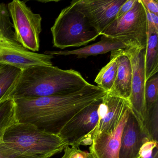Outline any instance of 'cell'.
<instances>
[{
	"mask_svg": "<svg viewBox=\"0 0 158 158\" xmlns=\"http://www.w3.org/2000/svg\"><path fill=\"white\" fill-rule=\"evenodd\" d=\"M107 93L89 84L71 94L16 99L14 100L16 122L32 124L41 130L59 135L76 114Z\"/></svg>",
	"mask_w": 158,
	"mask_h": 158,
	"instance_id": "obj_1",
	"label": "cell"
},
{
	"mask_svg": "<svg viewBox=\"0 0 158 158\" xmlns=\"http://www.w3.org/2000/svg\"><path fill=\"white\" fill-rule=\"evenodd\" d=\"M89 83L78 71L53 65H35L21 71L5 95V99L66 95Z\"/></svg>",
	"mask_w": 158,
	"mask_h": 158,
	"instance_id": "obj_2",
	"label": "cell"
},
{
	"mask_svg": "<svg viewBox=\"0 0 158 158\" xmlns=\"http://www.w3.org/2000/svg\"><path fill=\"white\" fill-rule=\"evenodd\" d=\"M3 139L16 151L44 158H50L69 146L59 135L41 130L32 124L17 122L7 128Z\"/></svg>",
	"mask_w": 158,
	"mask_h": 158,
	"instance_id": "obj_3",
	"label": "cell"
},
{
	"mask_svg": "<svg viewBox=\"0 0 158 158\" xmlns=\"http://www.w3.org/2000/svg\"><path fill=\"white\" fill-rule=\"evenodd\" d=\"M8 6L0 3V65L14 66L21 71L35 65H52L53 55L32 52L17 42Z\"/></svg>",
	"mask_w": 158,
	"mask_h": 158,
	"instance_id": "obj_4",
	"label": "cell"
},
{
	"mask_svg": "<svg viewBox=\"0 0 158 158\" xmlns=\"http://www.w3.org/2000/svg\"><path fill=\"white\" fill-rule=\"evenodd\" d=\"M51 31L53 47L61 49L85 46L100 36L72 3L62 10Z\"/></svg>",
	"mask_w": 158,
	"mask_h": 158,
	"instance_id": "obj_5",
	"label": "cell"
},
{
	"mask_svg": "<svg viewBox=\"0 0 158 158\" xmlns=\"http://www.w3.org/2000/svg\"><path fill=\"white\" fill-rule=\"evenodd\" d=\"M101 35L117 40L127 48L146 49L148 22L141 0H136L132 9L123 17L115 19Z\"/></svg>",
	"mask_w": 158,
	"mask_h": 158,
	"instance_id": "obj_6",
	"label": "cell"
},
{
	"mask_svg": "<svg viewBox=\"0 0 158 158\" xmlns=\"http://www.w3.org/2000/svg\"><path fill=\"white\" fill-rule=\"evenodd\" d=\"M7 6L17 42L30 51L38 52L42 31L41 15L34 13L25 1L14 0Z\"/></svg>",
	"mask_w": 158,
	"mask_h": 158,
	"instance_id": "obj_7",
	"label": "cell"
},
{
	"mask_svg": "<svg viewBox=\"0 0 158 158\" xmlns=\"http://www.w3.org/2000/svg\"><path fill=\"white\" fill-rule=\"evenodd\" d=\"M124 52L129 58L132 68L131 95L128 102L141 131L148 137L152 138L148 130L149 118L145 103L146 49L126 48Z\"/></svg>",
	"mask_w": 158,
	"mask_h": 158,
	"instance_id": "obj_8",
	"label": "cell"
},
{
	"mask_svg": "<svg viewBox=\"0 0 158 158\" xmlns=\"http://www.w3.org/2000/svg\"><path fill=\"white\" fill-rule=\"evenodd\" d=\"M130 107L127 101L107 93L102 98L99 119L97 125L82 139L79 146L90 145L97 136L102 134H109L115 130Z\"/></svg>",
	"mask_w": 158,
	"mask_h": 158,
	"instance_id": "obj_9",
	"label": "cell"
},
{
	"mask_svg": "<svg viewBox=\"0 0 158 158\" xmlns=\"http://www.w3.org/2000/svg\"><path fill=\"white\" fill-rule=\"evenodd\" d=\"M126 0H79L71 3L85 16L101 35L115 20L119 9Z\"/></svg>",
	"mask_w": 158,
	"mask_h": 158,
	"instance_id": "obj_10",
	"label": "cell"
},
{
	"mask_svg": "<svg viewBox=\"0 0 158 158\" xmlns=\"http://www.w3.org/2000/svg\"><path fill=\"white\" fill-rule=\"evenodd\" d=\"M102 98L78 112L60 131L59 135L66 139L69 146L79 147L82 139L95 128L99 119Z\"/></svg>",
	"mask_w": 158,
	"mask_h": 158,
	"instance_id": "obj_11",
	"label": "cell"
},
{
	"mask_svg": "<svg viewBox=\"0 0 158 158\" xmlns=\"http://www.w3.org/2000/svg\"><path fill=\"white\" fill-rule=\"evenodd\" d=\"M131 110L130 107L115 130L109 134H101L93 139L89 152L93 158H119L121 137Z\"/></svg>",
	"mask_w": 158,
	"mask_h": 158,
	"instance_id": "obj_12",
	"label": "cell"
},
{
	"mask_svg": "<svg viewBox=\"0 0 158 158\" xmlns=\"http://www.w3.org/2000/svg\"><path fill=\"white\" fill-rule=\"evenodd\" d=\"M148 138H150L142 132L131 110L121 137L119 158H137Z\"/></svg>",
	"mask_w": 158,
	"mask_h": 158,
	"instance_id": "obj_13",
	"label": "cell"
},
{
	"mask_svg": "<svg viewBox=\"0 0 158 158\" xmlns=\"http://www.w3.org/2000/svg\"><path fill=\"white\" fill-rule=\"evenodd\" d=\"M110 55L115 58L117 71L113 86L108 93L128 102L131 95L132 81L131 61L124 52V49L111 52Z\"/></svg>",
	"mask_w": 158,
	"mask_h": 158,
	"instance_id": "obj_14",
	"label": "cell"
},
{
	"mask_svg": "<svg viewBox=\"0 0 158 158\" xmlns=\"http://www.w3.org/2000/svg\"><path fill=\"white\" fill-rule=\"evenodd\" d=\"M15 122L14 100L8 99L0 102V158H44L16 151L4 142L3 136L5 131Z\"/></svg>",
	"mask_w": 158,
	"mask_h": 158,
	"instance_id": "obj_15",
	"label": "cell"
},
{
	"mask_svg": "<svg viewBox=\"0 0 158 158\" xmlns=\"http://www.w3.org/2000/svg\"><path fill=\"white\" fill-rule=\"evenodd\" d=\"M127 47L119 40L106 36L102 35L101 40L99 42L81 48L73 50L46 52L45 54H51L53 56L75 55L77 59H81L86 58L90 56L104 54L117 50L125 49Z\"/></svg>",
	"mask_w": 158,
	"mask_h": 158,
	"instance_id": "obj_16",
	"label": "cell"
},
{
	"mask_svg": "<svg viewBox=\"0 0 158 158\" xmlns=\"http://www.w3.org/2000/svg\"><path fill=\"white\" fill-rule=\"evenodd\" d=\"M148 41L145 60L146 82L158 72V29L152 22L148 20Z\"/></svg>",
	"mask_w": 158,
	"mask_h": 158,
	"instance_id": "obj_17",
	"label": "cell"
},
{
	"mask_svg": "<svg viewBox=\"0 0 158 158\" xmlns=\"http://www.w3.org/2000/svg\"><path fill=\"white\" fill-rule=\"evenodd\" d=\"M110 60L102 68L95 79L97 86L109 93L111 90L117 74V65L115 58L110 55Z\"/></svg>",
	"mask_w": 158,
	"mask_h": 158,
	"instance_id": "obj_18",
	"label": "cell"
},
{
	"mask_svg": "<svg viewBox=\"0 0 158 158\" xmlns=\"http://www.w3.org/2000/svg\"><path fill=\"white\" fill-rule=\"evenodd\" d=\"M21 70L14 66L2 65L0 71V102L6 100L5 95L16 80Z\"/></svg>",
	"mask_w": 158,
	"mask_h": 158,
	"instance_id": "obj_19",
	"label": "cell"
},
{
	"mask_svg": "<svg viewBox=\"0 0 158 158\" xmlns=\"http://www.w3.org/2000/svg\"><path fill=\"white\" fill-rule=\"evenodd\" d=\"M145 98L146 109L149 118L150 114L153 109L158 105V73L146 81Z\"/></svg>",
	"mask_w": 158,
	"mask_h": 158,
	"instance_id": "obj_20",
	"label": "cell"
},
{
	"mask_svg": "<svg viewBox=\"0 0 158 158\" xmlns=\"http://www.w3.org/2000/svg\"><path fill=\"white\" fill-rule=\"evenodd\" d=\"M137 158H158V140L153 139H147Z\"/></svg>",
	"mask_w": 158,
	"mask_h": 158,
	"instance_id": "obj_21",
	"label": "cell"
},
{
	"mask_svg": "<svg viewBox=\"0 0 158 158\" xmlns=\"http://www.w3.org/2000/svg\"><path fill=\"white\" fill-rule=\"evenodd\" d=\"M61 158H87L89 154V152L82 150L76 146H67Z\"/></svg>",
	"mask_w": 158,
	"mask_h": 158,
	"instance_id": "obj_22",
	"label": "cell"
},
{
	"mask_svg": "<svg viewBox=\"0 0 158 158\" xmlns=\"http://www.w3.org/2000/svg\"><path fill=\"white\" fill-rule=\"evenodd\" d=\"M135 1L136 0H126L125 2L119 9L115 19L121 18L128 13L133 8Z\"/></svg>",
	"mask_w": 158,
	"mask_h": 158,
	"instance_id": "obj_23",
	"label": "cell"
},
{
	"mask_svg": "<svg viewBox=\"0 0 158 158\" xmlns=\"http://www.w3.org/2000/svg\"><path fill=\"white\" fill-rule=\"evenodd\" d=\"M141 2L148 11L158 16V1L157 0H141Z\"/></svg>",
	"mask_w": 158,
	"mask_h": 158,
	"instance_id": "obj_24",
	"label": "cell"
},
{
	"mask_svg": "<svg viewBox=\"0 0 158 158\" xmlns=\"http://www.w3.org/2000/svg\"><path fill=\"white\" fill-rule=\"evenodd\" d=\"M146 10V13H147V19L152 22L153 24L154 25L155 27L158 29V16L155 15L153 14L150 13L148 11Z\"/></svg>",
	"mask_w": 158,
	"mask_h": 158,
	"instance_id": "obj_25",
	"label": "cell"
},
{
	"mask_svg": "<svg viewBox=\"0 0 158 158\" xmlns=\"http://www.w3.org/2000/svg\"><path fill=\"white\" fill-rule=\"evenodd\" d=\"M87 158H93V156H92L91 154L89 152L88 156Z\"/></svg>",
	"mask_w": 158,
	"mask_h": 158,
	"instance_id": "obj_26",
	"label": "cell"
},
{
	"mask_svg": "<svg viewBox=\"0 0 158 158\" xmlns=\"http://www.w3.org/2000/svg\"><path fill=\"white\" fill-rule=\"evenodd\" d=\"M2 65H0V71H1V70L2 69Z\"/></svg>",
	"mask_w": 158,
	"mask_h": 158,
	"instance_id": "obj_27",
	"label": "cell"
}]
</instances>
